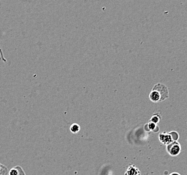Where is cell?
Wrapping results in <instances>:
<instances>
[{
	"instance_id": "8992f818",
	"label": "cell",
	"mask_w": 187,
	"mask_h": 175,
	"mask_svg": "<svg viewBox=\"0 0 187 175\" xmlns=\"http://www.w3.org/2000/svg\"><path fill=\"white\" fill-rule=\"evenodd\" d=\"M9 175H25L23 168L20 166H14L10 169L8 173Z\"/></svg>"
},
{
	"instance_id": "30bf717a",
	"label": "cell",
	"mask_w": 187,
	"mask_h": 175,
	"mask_svg": "<svg viewBox=\"0 0 187 175\" xmlns=\"http://www.w3.org/2000/svg\"><path fill=\"white\" fill-rule=\"evenodd\" d=\"M9 171L7 166L0 163V175H8Z\"/></svg>"
},
{
	"instance_id": "ba28073f",
	"label": "cell",
	"mask_w": 187,
	"mask_h": 175,
	"mask_svg": "<svg viewBox=\"0 0 187 175\" xmlns=\"http://www.w3.org/2000/svg\"><path fill=\"white\" fill-rule=\"evenodd\" d=\"M80 130V126L78 124V123H73L70 127V131L71 133L74 134H78Z\"/></svg>"
},
{
	"instance_id": "7a4b0ae2",
	"label": "cell",
	"mask_w": 187,
	"mask_h": 175,
	"mask_svg": "<svg viewBox=\"0 0 187 175\" xmlns=\"http://www.w3.org/2000/svg\"><path fill=\"white\" fill-rule=\"evenodd\" d=\"M152 89H154L159 92L162 101H164L169 98V90L166 85L158 83L153 87Z\"/></svg>"
},
{
	"instance_id": "277c9868",
	"label": "cell",
	"mask_w": 187,
	"mask_h": 175,
	"mask_svg": "<svg viewBox=\"0 0 187 175\" xmlns=\"http://www.w3.org/2000/svg\"><path fill=\"white\" fill-rule=\"evenodd\" d=\"M125 175H141L140 170L134 164H130L127 167Z\"/></svg>"
},
{
	"instance_id": "5b68a950",
	"label": "cell",
	"mask_w": 187,
	"mask_h": 175,
	"mask_svg": "<svg viewBox=\"0 0 187 175\" xmlns=\"http://www.w3.org/2000/svg\"><path fill=\"white\" fill-rule=\"evenodd\" d=\"M149 98H150V100L152 102H154V103L162 102V99H161V96L160 95L159 92L154 89L152 90V91L150 92L149 95Z\"/></svg>"
},
{
	"instance_id": "3957f363",
	"label": "cell",
	"mask_w": 187,
	"mask_h": 175,
	"mask_svg": "<svg viewBox=\"0 0 187 175\" xmlns=\"http://www.w3.org/2000/svg\"><path fill=\"white\" fill-rule=\"evenodd\" d=\"M166 150L170 155L175 156L179 154L181 151L180 144L177 141L172 142L166 146Z\"/></svg>"
},
{
	"instance_id": "8fae6325",
	"label": "cell",
	"mask_w": 187,
	"mask_h": 175,
	"mask_svg": "<svg viewBox=\"0 0 187 175\" xmlns=\"http://www.w3.org/2000/svg\"><path fill=\"white\" fill-rule=\"evenodd\" d=\"M169 175H180L179 173H171V174H169Z\"/></svg>"
},
{
	"instance_id": "9c48e42d",
	"label": "cell",
	"mask_w": 187,
	"mask_h": 175,
	"mask_svg": "<svg viewBox=\"0 0 187 175\" xmlns=\"http://www.w3.org/2000/svg\"><path fill=\"white\" fill-rule=\"evenodd\" d=\"M161 119V114L159 113H157L154 114L152 116L150 119V122H152L155 123V124H158V123L160 122Z\"/></svg>"
},
{
	"instance_id": "52a82bcc",
	"label": "cell",
	"mask_w": 187,
	"mask_h": 175,
	"mask_svg": "<svg viewBox=\"0 0 187 175\" xmlns=\"http://www.w3.org/2000/svg\"><path fill=\"white\" fill-rule=\"evenodd\" d=\"M146 127H148V131H154V132H158L159 131V128L158 126H157V124H155V123L152 122L148 123L147 125H146Z\"/></svg>"
},
{
	"instance_id": "6da1fadb",
	"label": "cell",
	"mask_w": 187,
	"mask_h": 175,
	"mask_svg": "<svg viewBox=\"0 0 187 175\" xmlns=\"http://www.w3.org/2000/svg\"><path fill=\"white\" fill-rule=\"evenodd\" d=\"M158 138L161 143L167 146L172 142L178 141V139H179V135L176 131H172L171 133L164 132V133H161L159 134Z\"/></svg>"
}]
</instances>
